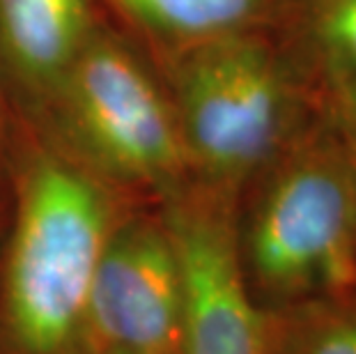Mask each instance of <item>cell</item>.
<instances>
[{"mask_svg":"<svg viewBox=\"0 0 356 354\" xmlns=\"http://www.w3.org/2000/svg\"><path fill=\"white\" fill-rule=\"evenodd\" d=\"M3 72V70H0ZM3 74H0V166H5L7 156V145H10L12 136V124H14V108L7 102V95L3 90Z\"/></svg>","mask_w":356,"mask_h":354,"instance_id":"obj_12","label":"cell"},{"mask_svg":"<svg viewBox=\"0 0 356 354\" xmlns=\"http://www.w3.org/2000/svg\"><path fill=\"white\" fill-rule=\"evenodd\" d=\"M24 118L138 202L193 179L163 79L102 24L49 102Z\"/></svg>","mask_w":356,"mask_h":354,"instance_id":"obj_4","label":"cell"},{"mask_svg":"<svg viewBox=\"0 0 356 354\" xmlns=\"http://www.w3.org/2000/svg\"><path fill=\"white\" fill-rule=\"evenodd\" d=\"M184 281L159 202L129 209L97 267L88 311L92 354H179Z\"/></svg>","mask_w":356,"mask_h":354,"instance_id":"obj_6","label":"cell"},{"mask_svg":"<svg viewBox=\"0 0 356 354\" xmlns=\"http://www.w3.org/2000/svg\"><path fill=\"white\" fill-rule=\"evenodd\" d=\"M306 35L331 86L356 72V0H308Z\"/></svg>","mask_w":356,"mask_h":354,"instance_id":"obj_10","label":"cell"},{"mask_svg":"<svg viewBox=\"0 0 356 354\" xmlns=\"http://www.w3.org/2000/svg\"><path fill=\"white\" fill-rule=\"evenodd\" d=\"M237 251L264 313L356 295V150L310 124L241 193Z\"/></svg>","mask_w":356,"mask_h":354,"instance_id":"obj_2","label":"cell"},{"mask_svg":"<svg viewBox=\"0 0 356 354\" xmlns=\"http://www.w3.org/2000/svg\"><path fill=\"white\" fill-rule=\"evenodd\" d=\"M159 207L184 281L179 354H264V311L239 265V200L188 179Z\"/></svg>","mask_w":356,"mask_h":354,"instance_id":"obj_5","label":"cell"},{"mask_svg":"<svg viewBox=\"0 0 356 354\" xmlns=\"http://www.w3.org/2000/svg\"><path fill=\"white\" fill-rule=\"evenodd\" d=\"M161 56L262 30L278 0H106Z\"/></svg>","mask_w":356,"mask_h":354,"instance_id":"obj_8","label":"cell"},{"mask_svg":"<svg viewBox=\"0 0 356 354\" xmlns=\"http://www.w3.org/2000/svg\"><path fill=\"white\" fill-rule=\"evenodd\" d=\"M264 354H356V295L264 313Z\"/></svg>","mask_w":356,"mask_h":354,"instance_id":"obj_9","label":"cell"},{"mask_svg":"<svg viewBox=\"0 0 356 354\" xmlns=\"http://www.w3.org/2000/svg\"><path fill=\"white\" fill-rule=\"evenodd\" d=\"M3 168L12 212L0 242V354H92L88 311L129 198L14 108Z\"/></svg>","mask_w":356,"mask_h":354,"instance_id":"obj_1","label":"cell"},{"mask_svg":"<svg viewBox=\"0 0 356 354\" xmlns=\"http://www.w3.org/2000/svg\"><path fill=\"white\" fill-rule=\"evenodd\" d=\"M191 177L241 198L310 122L287 60L262 30L163 56Z\"/></svg>","mask_w":356,"mask_h":354,"instance_id":"obj_3","label":"cell"},{"mask_svg":"<svg viewBox=\"0 0 356 354\" xmlns=\"http://www.w3.org/2000/svg\"><path fill=\"white\" fill-rule=\"evenodd\" d=\"M99 21L90 0H0V70L33 115L90 42Z\"/></svg>","mask_w":356,"mask_h":354,"instance_id":"obj_7","label":"cell"},{"mask_svg":"<svg viewBox=\"0 0 356 354\" xmlns=\"http://www.w3.org/2000/svg\"><path fill=\"white\" fill-rule=\"evenodd\" d=\"M331 90L336 95L338 120L343 124V131H350V143L356 145V72L336 81Z\"/></svg>","mask_w":356,"mask_h":354,"instance_id":"obj_11","label":"cell"},{"mask_svg":"<svg viewBox=\"0 0 356 354\" xmlns=\"http://www.w3.org/2000/svg\"><path fill=\"white\" fill-rule=\"evenodd\" d=\"M354 150H356V145H354Z\"/></svg>","mask_w":356,"mask_h":354,"instance_id":"obj_13","label":"cell"}]
</instances>
